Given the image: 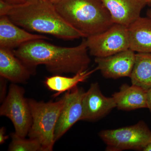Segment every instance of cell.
<instances>
[{
  "mask_svg": "<svg viewBox=\"0 0 151 151\" xmlns=\"http://www.w3.org/2000/svg\"><path fill=\"white\" fill-rule=\"evenodd\" d=\"M46 40L31 41L13 50L33 75L40 65L53 75L75 74L88 69L91 59L86 38H83L80 44L70 47L57 46Z\"/></svg>",
  "mask_w": 151,
  "mask_h": 151,
  "instance_id": "1",
  "label": "cell"
},
{
  "mask_svg": "<svg viewBox=\"0 0 151 151\" xmlns=\"http://www.w3.org/2000/svg\"><path fill=\"white\" fill-rule=\"evenodd\" d=\"M2 15L28 31L64 40L85 37L63 18L54 5L46 0H28L22 4L15 6L0 1V16Z\"/></svg>",
  "mask_w": 151,
  "mask_h": 151,
  "instance_id": "2",
  "label": "cell"
},
{
  "mask_svg": "<svg viewBox=\"0 0 151 151\" xmlns=\"http://www.w3.org/2000/svg\"><path fill=\"white\" fill-rule=\"evenodd\" d=\"M54 6L63 18L85 38L103 32L114 24L100 0H62Z\"/></svg>",
  "mask_w": 151,
  "mask_h": 151,
  "instance_id": "3",
  "label": "cell"
},
{
  "mask_svg": "<svg viewBox=\"0 0 151 151\" xmlns=\"http://www.w3.org/2000/svg\"><path fill=\"white\" fill-rule=\"evenodd\" d=\"M30 107L32 123L28 136L40 143L42 151H52L55 141L57 123L64 105V97L56 102H38L28 99Z\"/></svg>",
  "mask_w": 151,
  "mask_h": 151,
  "instance_id": "4",
  "label": "cell"
},
{
  "mask_svg": "<svg viewBox=\"0 0 151 151\" xmlns=\"http://www.w3.org/2000/svg\"><path fill=\"white\" fill-rule=\"evenodd\" d=\"M99 136L107 146L106 150L143 151L151 141V130L140 121L132 126L102 130Z\"/></svg>",
  "mask_w": 151,
  "mask_h": 151,
  "instance_id": "5",
  "label": "cell"
},
{
  "mask_svg": "<svg viewBox=\"0 0 151 151\" xmlns=\"http://www.w3.org/2000/svg\"><path fill=\"white\" fill-rule=\"evenodd\" d=\"M24 89L12 83L0 108V116H5L13 124L15 133L19 137L27 136L32 123V117Z\"/></svg>",
  "mask_w": 151,
  "mask_h": 151,
  "instance_id": "6",
  "label": "cell"
},
{
  "mask_svg": "<svg viewBox=\"0 0 151 151\" xmlns=\"http://www.w3.org/2000/svg\"><path fill=\"white\" fill-rule=\"evenodd\" d=\"M86 38L89 53L95 58L111 56L129 49L128 27L119 24Z\"/></svg>",
  "mask_w": 151,
  "mask_h": 151,
  "instance_id": "7",
  "label": "cell"
},
{
  "mask_svg": "<svg viewBox=\"0 0 151 151\" xmlns=\"http://www.w3.org/2000/svg\"><path fill=\"white\" fill-rule=\"evenodd\" d=\"M85 91L76 86L65 92L64 105L57 123L55 132V142L62 137L74 124L80 121L82 114V100Z\"/></svg>",
  "mask_w": 151,
  "mask_h": 151,
  "instance_id": "8",
  "label": "cell"
},
{
  "mask_svg": "<svg viewBox=\"0 0 151 151\" xmlns=\"http://www.w3.org/2000/svg\"><path fill=\"white\" fill-rule=\"evenodd\" d=\"M116 104L113 97H105L97 82L92 83L84 93L82 100L81 121L94 122L106 116Z\"/></svg>",
  "mask_w": 151,
  "mask_h": 151,
  "instance_id": "9",
  "label": "cell"
},
{
  "mask_svg": "<svg viewBox=\"0 0 151 151\" xmlns=\"http://www.w3.org/2000/svg\"><path fill=\"white\" fill-rule=\"evenodd\" d=\"M136 53L130 49L111 56L96 57L97 70L108 78L130 77L133 70Z\"/></svg>",
  "mask_w": 151,
  "mask_h": 151,
  "instance_id": "10",
  "label": "cell"
},
{
  "mask_svg": "<svg viewBox=\"0 0 151 151\" xmlns=\"http://www.w3.org/2000/svg\"><path fill=\"white\" fill-rule=\"evenodd\" d=\"M37 40H49L43 35L34 34L13 22L5 15L0 16V48L13 50Z\"/></svg>",
  "mask_w": 151,
  "mask_h": 151,
  "instance_id": "11",
  "label": "cell"
},
{
  "mask_svg": "<svg viewBox=\"0 0 151 151\" xmlns=\"http://www.w3.org/2000/svg\"><path fill=\"white\" fill-rule=\"evenodd\" d=\"M109 12L114 24L129 26L140 17L147 5L146 0H100Z\"/></svg>",
  "mask_w": 151,
  "mask_h": 151,
  "instance_id": "12",
  "label": "cell"
},
{
  "mask_svg": "<svg viewBox=\"0 0 151 151\" xmlns=\"http://www.w3.org/2000/svg\"><path fill=\"white\" fill-rule=\"evenodd\" d=\"M13 50L0 48V76L13 83L25 84L32 73Z\"/></svg>",
  "mask_w": 151,
  "mask_h": 151,
  "instance_id": "13",
  "label": "cell"
},
{
  "mask_svg": "<svg viewBox=\"0 0 151 151\" xmlns=\"http://www.w3.org/2000/svg\"><path fill=\"white\" fill-rule=\"evenodd\" d=\"M147 90L132 84H124L119 92L112 95L119 110L131 111L141 108H147Z\"/></svg>",
  "mask_w": 151,
  "mask_h": 151,
  "instance_id": "14",
  "label": "cell"
},
{
  "mask_svg": "<svg viewBox=\"0 0 151 151\" xmlns=\"http://www.w3.org/2000/svg\"><path fill=\"white\" fill-rule=\"evenodd\" d=\"M129 49L137 53H151V18L139 17L128 27Z\"/></svg>",
  "mask_w": 151,
  "mask_h": 151,
  "instance_id": "15",
  "label": "cell"
},
{
  "mask_svg": "<svg viewBox=\"0 0 151 151\" xmlns=\"http://www.w3.org/2000/svg\"><path fill=\"white\" fill-rule=\"evenodd\" d=\"M97 68L92 70L89 69L75 74L72 77H67L61 75H54L46 77L45 84L49 90L56 92L53 97H56L77 86L78 83L83 82L90 75L97 70Z\"/></svg>",
  "mask_w": 151,
  "mask_h": 151,
  "instance_id": "16",
  "label": "cell"
},
{
  "mask_svg": "<svg viewBox=\"0 0 151 151\" xmlns=\"http://www.w3.org/2000/svg\"><path fill=\"white\" fill-rule=\"evenodd\" d=\"M129 78L132 84L147 90L151 89V53H136Z\"/></svg>",
  "mask_w": 151,
  "mask_h": 151,
  "instance_id": "17",
  "label": "cell"
},
{
  "mask_svg": "<svg viewBox=\"0 0 151 151\" xmlns=\"http://www.w3.org/2000/svg\"><path fill=\"white\" fill-rule=\"evenodd\" d=\"M12 141L9 146V151H42L41 145L37 141L33 139H26L11 133Z\"/></svg>",
  "mask_w": 151,
  "mask_h": 151,
  "instance_id": "18",
  "label": "cell"
},
{
  "mask_svg": "<svg viewBox=\"0 0 151 151\" xmlns=\"http://www.w3.org/2000/svg\"><path fill=\"white\" fill-rule=\"evenodd\" d=\"M7 79L1 77L0 79V100L1 103H2L3 101L5 99L6 96L7 91Z\"/></svg>",
  "mask_w": 151,
  "mask_h": 151,
  "instance_id": "19",
  "label": "cell"
},
{
  "mask_svg": "<svg viewBox=\"0 0 151 151\" xmlns=\"http://www.w3.org/2000/svg\"><path fill=\"white\" fill-rule=\"evenodd\" d=\"M28 1V0H0L3 2L12 6L22 4L27 2Z\"/></svg>",
  "mask_w": 151,
  "mask_h": 151,
  "instance_id": "20",
  "label": "cell"
},
{
  "mask_svg": "<svg viewBox=\"0 0 151 151\" xmlns=\"http://www.w3.org/2000/svg\"><path fill=\"white\" fill-rule=\"evenodd\" d=\"M9 138L8 135H6V129L2 127L0 129V144L3 145Z\"/></svg>",
  "mask_w": 151,
  "mask_h": 151,
  "instance_id": "21",
  "label": "cell"
},
{
  "mask_svg": "<svg viewBox=\"0 0 151 151\" xmlns=\"http://www.w3.org/2000/svg\"><path fill=\"white\" fill-rule=\"evenodd\" d=\"M147 109L150 110L151 113V89L147 90Z\"/></svg>",
  "mask_w": 151,
  "mask_h": 151,
  "instance_id": "22",
  "label": "cell"
},
{
  "mask_svg": "<svg viewBox=\"0 0 151 151\" xmlns=\"http://www.w3.org/2000/svg\"><path fill=\"white\" fill-rule=\"evenodd\" d=\"M46 1H47L49 2L52 4L55 5L59 3V2H60L62 0H46Z\"/></svg>",
  "mask_w": 151,
  "mask_h": 151,
  "instance_id": "23",
  "label": "cell"
},
{
  "mask_svg": "<svg viewBox=\"0 0 151 151\" xmlns=\"http://www.w3.org/2000/svg\"><path fill=\"white\" fill-rule=\"evenodd\" d=\"M143 151H151V141L147 145V146L144 149Z\"/></svg>",
  "mask_w": 151,
  "mask_h": 151,
  "instance_id": "24",
  "label": "cell"
},
{
  "mask_svg": "<svg viewBox=\"0 0 151 151\" xmlns=\"http://www.w3.org/2000/svg\"><path fill=\"white\" fill-rule=\"evenodd\" d=\"M147 16L151 18V8L149 9L147 12Z\"/></svg>",
  "mask_w": 151,
  "mask_h": 151,
  "instance_id": "25",
  "label": "cell"
},
{
  "mask_svg": "<svg viewBox=\"0 0 151 151\" xmlns=\"http://www.w3.org/2000/svg\"><path fill=\"white\" fill-rule=\"evenodd\" d=\"M147 5L151 7V0H146Z\"/></svg>",
  "mask_w": 151,
  "mask_h": 151,
  "instance_id": "26",
  "label": "cell"
}]
</instances>
